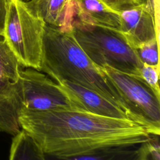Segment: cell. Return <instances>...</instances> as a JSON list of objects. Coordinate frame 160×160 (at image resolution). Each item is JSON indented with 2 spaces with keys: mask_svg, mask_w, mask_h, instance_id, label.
<instances>
[{
  "mask_svg": "<svg viewBox=\"0 0 160 160\" xmlns=\"http://www.w3.org/2000/svg\"><path fill=\"white\" fill-rule=\"evenodd\" d=\"M21 129L47 156L71 158L113 147L138 146L149 141L146 129L128 119L102 116L74 109L43 111L21 109Z\"/></svg>",
  "mask_w": 160,
  "mask_h": 160,
  "instance_id": "1",
  "label": "cell"
},
{
  "mask_svg": "<svg viewBox=\"0 0 160 160\" xmlns=\"http://www.w3.org/2000/svg\"><path fill=\"white\" fill-rule=\"evenodd\" d=\"M71 28L45 24L40 71L56 82L66 81L96 91L119 106L133 121L115 88L78 44Z\"/></svg>",
  "mask_w": 160,
  "mask_h": 160,
  "instance_id": "2",
  "label": "cell"
},
{
  "mask_svg": "<svg viewBox=\"0 0 160 160\" xmlns=\"http://www.w3.org/2000/svg\"><path fill=\"white\" fill-rule=\"evenodd\" d=\"M71 30L78 44L98 67L109 66L140 77L142 63L118 29L72 21Z\"/></svg>",
  "mask_w": 160,
  "mask_h": 160,
  "instance_id": "3",
  "label": "cell"
},
{
  "mask_svg": "<svg viewBox=\"0 0 160 160\" xmlns=\"http://www.w3.org/2000/svg\"><path fill=\"white\" fill-rule=\"evenodd\" d=\"M45 22L33 16L24 0H8L3 38L22 67L40 71Z\"/></svg>",
  "mask_w": 160,
  "mask_h": 160,
  "instance_id": "4",
  "label": "cell"
},
{
  "mask_svg": "<svg viewBox=\"0 0 160 160\" xmlns=\"http://www.w3.org/2000/svg\"><path fill=\"white\" fill-rule=\"evenodd\" d=\"M121 97L133 121L151 135L160 134V99L139 78L109 66L99 68Z\"/></svg>",
  "mask_w": 160,
  "mask_h": 160,
  "instance_id": "5",
  "label": "cell"
},
{
  "mask_svg": "<svg viewBox=\"0 0 160 160\" xmlns=\"http://www.w3.org/2000/svg\"><path fill=\"white\" fill-rule=\"evenodd\" d=\"M22 108L43 111L58 109H72V104L58 83L45 73L32 68L21 69Z\"/></svg>",
  "mask_w": 160,
  "mask_h": 160,
  "instance_id": "6",
  "label": "cell"
},
{
  "mask_svg": "<svg viewBox=\"0 0 160 160\" xmlns=\"http://www.w3.org/2000/svg\"><path fill=\"white\" fill-rule=\"evenodd\" d=\"M57 83L74 109L102 116L131 120L128 114L119 106L92 89L66 81Z\"/></svg>",
  "mask_w": 160,
  "mask_h": 160,
  "instance_id": "7",
  "label": "cell"
},
{
  "mask_svg": "<svg viewBox=\"0 0 160 160\" xmlns=\"http://www.w3.org/2000/svg\"><path fill=\"white\" fill-rule=\"evenodd\" d=\"M119 15L120 25L118 29L133 49L157 41L154 18L142 2L121 12Z\"/></svg>",
  "mask_w": 160,
  "mask_h": 160,
  "instance_id": "8",
  "label": "cell"
},
{
  "mask_svg": "<svg viewBox=\"0 0 160 160\" xmlns=\"http://www.w3.org/2000/svg\"><path fill=\"white\" fill-rule=\"evenodd\" d=\"M22 95L19 80L16 81L0 74V131L15 136L21 130L19 117Z\"/></svg>",
  "mask_w": 160,
  "mask_h": 160,
  "instance_id": "9",
  "label": "cell"
},
{
  "mask_svg": "<svg viewBox=\"0 0 160 160\" xmlns=\"http://www.w3.org/2000/svg\"><path fill=\"white\" fill-rule=\"evenodd\" d=\"M25 4L33 16L54 28H71L76 16L75 0H30Z\"/></svg>",
  "mask_w": 160,
  "mask_h": 160,
  "instance_id": "10",
  "label": "cell"
},
{
  "mask_svg": "<svg viewBox=\"0 0 160 160\" xmlns=\"http://www.w3.org/2000/svg\"><path fill=\"white\" fill-rule=\"evenodd\" d=\"M76 16L83 22L119 29V13L100 0H75Z\"/></svg>",
  "mask_w": 160,
  "mask_h": 160,
  "instance_id": "11",
  "label": "cell"
},
{
  "mask_svg": "<svg viewBox=\"0 0 160 160\" xmlns=\"http://www.w3.org/2000/svg\"><path fill=\"white\" fill-rule=\"evenodd\" d=\"M148 151V142L134 146L113 147L71 158L47 156L48 160H144Z\"/></svg>",
  "mask_w": 160,
  "mask_h": 160,
  "instance_id": "12",
  "label": "cell"
},
{
  "mask_svg": "<svg viewBox=\"0 0 160 160\" xmlns=\"http://www.w3.org/2000/svg\"><path fill=\"white\" fill-rule=\"evenodd\" d=\"M9 160H48L38 142L21 129L14 136L10 149Z\"/></svg>",
  "mask_w": 160,
  "mask_h": 160,
  "instance_id": "13",
  "label": "cell"
},
{
  "mask_svg": "<svg viewBox=\"0 0 160 160\" xmlns=\"http://www.w3.org/2000/svg\"><path fill=\"white\" fill-rule=\"evenodd\" d=\"M21 65L2 36H0V74L18 81Z\"/></svg>",
  "mask_w": 160,
  "mask_h": 160,
  "instance_id": "14",
  "label": "cell"
},
{
  "mask_svg": "<svg viewBox=\"0 0 160 160\" xmlns=\"http://www.w3.org/2000/svg\"><path fill=\"white\" fill-rule=\"evenodd\" d=\"M159 46L156 40L144 44L135 49L136 54L142 64L159 66Z\"/></svg>",
  "mask_w": 160,
  "mask_h": 160,
  "instance_id": "15",
  "label": "cell"
},
{
  "mask_svg": "<svg viewBox=\"0 0 160 160\" xmlns=\"http://www.w3.org/2000/svg\"><path fill=\"white\" fill-rule=\"evenodd\" d=\"M160 99L159 66L142 64L139 77Z\"/></svg>",
  "mask_w": 160,
  "mask_h": 160,
  "instance_id": "16",
  "label": "cell"
},
{
  "mask_svg": "<svg viewBox=\"0 0 160 160\" xmlns=\"http://www.w3.org/2000/svg\"><path fill=\"white\" fill-rule=\"evenodd\" d=\"M111 9L120 13L139 5L142 0H100Z\"/></svg>",
  "mask_w": 160,
  "mask_h": 160,
  "instance_id": "17",
  "label": "cell"
},
{
  "mask_svg": "<svg viewBox=\"0 0 160 160\" xmlns=\"http://www.w3.org/2000/svg\"><path fill=\"white\" fill-rule=\"evenodd\" d=\"M160 0H142V3L146 8V9L150 12L152 14L154 22H155V28H156V33L157 41L159 42V2Z\"/></svg>",
  "mask_w": 160,
  "mask_h": 160,
  "instance_id": "18",
  "label": "cell"
},
{
  "mask_svg": "<svg viewBox=\"0 0 160 160\" xmlns=\"http://www.w3.org/2000/svg\"><path fill=\"white\" fill-rule=\"evenodd\" d=\"M8 8V0H0V36L3 37Z\"/></svg>",
  "mask_w": 160,
  "mask_h": 160,
  "instance_id": "19",
  "label": "cell"
}]
</instances>
